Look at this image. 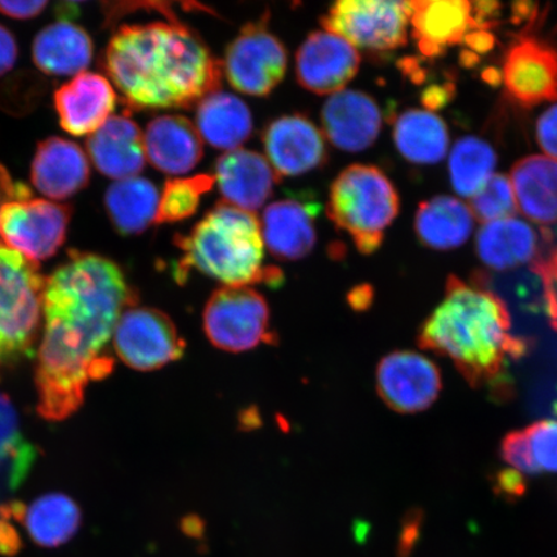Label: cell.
<instances>
[{"label": "cell", "instance_id": "cell-1", "mask_svg": "<svg viewBox=\"0 0 557 557\" xmlns=\"http://www.w3.org/2000/svg\"><path fill=\"white\" fill-rule=\"evenodd\" d=\"M134 294L120 267L95 253H70L46 278L44 334L35 386L38 412L62 421L79 409L90 382L113 372L109 344Z\"/></svg>", "mask_w": 557, "mask_h": 557}, {"label": "cell", "instance_id": "cell-2", "mask_svg": "<svg viewBox=\"0 0 557 557\" xmlns=\"http://www.w3.org/2000/svg\"><path fill=\"white\" fill-rule=\"evenodd\" d=\"M104 70L134 109H189L220 90L224 66L178 23L123 26L104 52Z\"/></svg>", "mask_w": 557, "mask_h": 557}, {"label": "cell", "instance_id": "cell-3", "mask_svg": "<svg viewBox=\"0 0 557 557\" xmlns=\"http://www.w3.org/2000/svg\"><path fill=\"white\" fill-rule=\"evenodd\" d=\"M505 302L492 290L450 276L441 305L424 320L418 345L453 361L473 387L503 377L510 358L527 352L513 337Z\"/></svg>", "mask_w": 557, "mask_h": 557}, {"label": "cell", "instance_id": "cell-4", "mask_svg": "<svg viewBox=\"0 0 557 557\" xmlns=\"http://www.w3.org/2000/svg\"><path fill=\"white\" fill-rule=\"evenodd\" d=\"M176 244L183 252L176 269L178 281L191 270L225 287L283 281L281 271L263 268L261 221L225 201L209 211L190 234L176 236Z\"/></svg>", "mask_w": 557, "mask_h": 557}, {"label": "cell", "instance_id": "cell-5", "mask_svg": "<svg viewBox=\"0 0 557 557\" xmlns=\"http://www.w3.org/2000/svg\"><path fill=\"white\" fill-rule=\"evenodd\" d=\"M399 195L377 166L352 164L333 181L326 213L351 236L360 253L372 255L399 213Z\"/></svg>", "mask_w": 557, "mask_h": 557}, {"label": "cell", "instance_id": "cell-6", "mask_svg": "<svg viewBox=\"0 0 557 557\" xmlns=\"http://www.w3.org/2000/svg\"><path fill=\"white\" fill-rule=\"evenodd\" d=\"M45 284L37 262L0 242V368L33 357Z\"/></svg>", "mask_w": 557, "mask_h": 557}, {"label": "cell", "instance_id": "cell-7", "mask_svg": "<svg viewBox=\"0 0 557 557\" xmlns=\"http://www.w3.org/2000/svg\"><path fill=\"white\" fill-rule=\"evenodd\" d=\"M203 329L211 344L227 352H243L273 343L267 299L250 287H222L209 297Z\"/></svg>", "mask_w": 557, "mask_h": 557}, {"label": "cell", "instance_id": "cell-8", "mask_svg": "<svg viewBox=\"0 0 557 557\" xmlns=\"http://www.w3.org/2000/svg\"><path fill=\"white\" fill-rule=\"evenodd\" d=\"M410 2L343 0L322 18L324 30L339 35L357 50L389 52L407 45Z\"/></svg>", "mask_w": 557, "mask_h": 557}, {"label": "cell", "instance_id": "cell-9", "mask_svg": "<svg viewBox=\"0 0 557 557\" xmlns=\"http://www.w3.org/2000/svg\"><path fill=\"white\" fill-rule=\"evenodd\" d=\"M222 66L233 88L263 97L273 92L287 73V51L264 23L248 24L227 47Z\"/></svg>", "mask_w": 557, "mask_h": 557}, {"label": "cell", "instance_id": "cell-10", "mask_svg": "<svg viewBox=\"0 0 557 557\" xmlns=\"http://www.w3.org/2000/svg\"><path fill=\"white\" fill-rule=\"evenodd\" d=\"M114 348L123 361L139 372L156 371L184 357L185 339L163 311L129 308L114 332Z\"/></svg>", "mask_w": 557, "mask_h": 557}, {"label": "cell", "instance_id": "cell-11", "mask_svg": "<svg viewBox=\"0 0 557 557\" xmlns=\"http://www.w3.org/2000/svg\"><path fill=\"white\" fill-rule=\"evenodd\" d=\"M69 208L30 197L11 201L0 213V238L33 262L50 259L64 244Z\"/></svg>", "mask_w": 557, "mask_h": 557}, {"label": "cell", "instance_id": "cell-12", "mask_svg": "<svg viewBox=\"0 0 557 557\" xmlns=\"http://www.w3.org/2000/svg\"><path fill=\"white\" fill-rule=\"evenodd\" d=\"M375 386L383 403L395 412H423L442 392L441 371L421 354L395 351L380 361Z\"/></svg>", "mask_w": 557, "mask_h": 557}, {"label": "cell", "instance_id": "cell-13", "mask_svg": "<svg viewBox=\"0 0 557 557\" xmlns=\"http://www.w3.org/2000/svg\"><path fill=\"white\" fill-rule=\"evenodd\" d=\"M503 79L507 95L522 108L557 101V51L528 35L515 40L506 53Z\"/></svg>", "mask_w": 557, "mask_h": 557}, {"label": "cell", "instance_id": "cell-14", "mask_svg": "<svg viewBox=\"0 0 557 557\" xmlns=\"http://www.w3.org/2000/svg\"><path fill=\"white\" fill-rule=\"evenodd\" d=\"M359 67L357 48L326 30L311 33L296 54L297 81L315 95L341 92L358 74Z\"/></svg>", "mask_w": 557, "mask_h": 557}, {"label": "cell", "instance_id": "cell-15", "mask_svg": "<svg viewBox=\"0 0 557 557\" xmlns=\"http://www.w3.org/2000/svg\"><path fill=\"white\" fill-rule=\"evenodd\" d=\"M262 139L278 178L301 176L323 165L329 156L323 131L301 114L277 117L264 129Z\"/></svg>", "mask_w": 557, "mask_h": 557}, {"label": "cell", "instance_id": "cell-16", "mask_svg": "<svg viewBox=\"0 0 557 557\" xmlns=\"http://www.w3.org/2000/svg\"><path fill=\"white\" fill-rule=\"evenodd\" d=\"M319 209L318 201L299 195L268 206L262 214L261 230L270 253L283 261L302 260L310 255L317 243Z\"/></svg>", "mask_w": 557, "mask_h": 557}, {"label": "cell", "instance_id": "cell-17", "mask_svg": "<svg viewBox=\"0 0 557 557\" xmlns=\"http://www.w3.org/2000/svg\"><path fill=\"white\" fill-rule=\"evenodd\" d=\"M116 100V90L107 76L86 72L58 89L54 108L67 134L90 136L113 116Z\"/></svg>", "mask_w": 557, "mask_h": 557}, {"label": "cell", "instance_id": "cell-18", "mask_svg": "<svg viewBox=\"0 0 557 557\" xmlns=\"http://www.w3.org/2000/svg\"><path fill=\"white\" fill-rule=\"evenodd\" d=\"M323 134L337 149L364 151L375 143L382 128V111L373 97L344 89L330 96L322 109Z\"/></svg>", "mask_w": 557, "mask_h": 557}, {"label": "cell", "instance_id": "cell-19", "mask_svg": "<svg viewBox=\"0 0 557 557\" xmlns=\"http://www.w3.org/2000/svg\"><path fill=\"white\" fill-rule=\"evenodd\" d=\"M214 181L225 203L256 214L273 195L278 176L259 152L236 149L219 158Z\"/></svg>", "mask_w": 557, "mask_h": 557}, {"label": "cell", "instance_id": "cell-20", "mask_svg": "<svg viewBox=\"0 0 557 557\" xmlns=\"http://www.w3.org/2000/svg\"><path fill=\"white\" fill-rule=\"evenodd\" d=\"M410 5L413 37L426 58L443 54L480 29L472 3L466 0H416Z\"/></svg>", "mask_w": 557, "mask_h": 557}, {"label": "cell", "instance_id": "cell-21", "mask_svg": "<svg viewBox=\"0 0 557 557\" xmlns=\"http://www.w3.org/2000/svg\"><path fill=\"white\" fill-rule=\"evenodd\" d=\"M88 180L89 159L79 145L61 137L39 144L32 164V183L48 200L73 197L87 186Z\"/></svg>", "mask_w": 557, "mask_h": 557}, {"label": "cell", "instance_id": "cell-22", "mask_svg": "<svg viewBox=\"0 0 557 557\" xmlns=\"http://www.w3.org/2000/svg\"><path fill=\"white\" fill-rule=\"evenodd\" d=\"M203 143L197 125L181 115L157 116L144 135L146 159L170 176L193 171L203 158Z\"/></svg>", "mask_w": 557, "mask_h": 557}, {"label": "cell", "instance_id": "cell-23", "mask_svg": "<svg viewBox=\"0 0 557 557\" xmlns=\"http://www.w3.org/2000/svg\"><path fill=\"white\" fill-rule=\"evenodd\" d=\"M90 162L109 178L137 177L144 170L146 152L138 125L125 115H113L87 141Z\"/></svg>", "mask_w": 557, "mask_h": 557}, {"label": "cell", "instance_id": "cell-24", "mask_svg": "<svg viewBox=\"0 0 557 557\" xmlns=\"http://www.w3.org/2000/svg\"><path fill=\"white\" fill-rule=\"evenodd\" d=\"M94 58L88 33L66 20L48 25L35 37L34 64L48 75L76 76L86 73Z\"/></svg>", "mask_w": 557, "mask_h": 557}, {"label": "cell", "instance_id": "cell-25", "mask_svg": "<svg viewBox=\"0 0 557 557\" xmlns=\"http://www.w3.org/2000/svg\"><path fill=\"white\" fill-rule=\"evenodd\" d=\"M510 181L521 214L540 225L557 224V160L545 156L521 159Z\"/></svg>", "mask_w": 557, "mask_h": 557}, {"label": "cell", "instance_id": "cell-26", "mask_svg": "<svg viewBox=\"0 0 557 557\" xmlns=\"http://www.w3.org/2000/svg\"><path fill=\"white\" fill-rule=\"evenodd\" d=\"M539 235L518 219H504L483 225L476 236V253L486 268L513 270L539 260Z\"/></svg>", "mask_w": 557, "mask_h": 557}, {"label": "cell", "instance_id": "cell-27", "mask_svg": "<svg viewBox=\"0 0 557 557\" xmlns=\"http://www.w3.org/2000/svg\"><path fill=\"white\" fill-rule=\"evenodd\" d=\"M195 122L203 141L226 152L240 149L253 131L252 114L246 102L221 90L197 104Z\"/></svg>", "mask_w": 557, "mask_h": 557}, {"label": "cell", "instance_id": "cell-28", "mask_svg": "<svg viewBox=\"0 0 557 557\" xmlns=\"http://www.w3.org/2000/svg\"><path fill=\"white\" fill-rule=\"evenodd\" d=\"M468 205L451 197H435L418 208L414 228L418 239L431 249L448 250L463 246L473 230Z\"/></svg>", "mask_w": 557, "mask_h": 557}, {"label": "cell", "instance_id": "cell-29", "mask_svg": "<svg viewBox=\"0 0 557 557\" xmlns=\"http://www.w3.org/2000/svg\"><path fill=\"white\" fill-rule=\"evenodd\" d=\"M394 143L414 164H436L447 156L449 132L441 116L429 110L404 111L394 124Z\"/></svg>", "mask_w": 557, "mask_h": 557}, {"label": "cell", "instance_id": "cell-30", "mask_svg": "<svg viewBox=\"0 0 557 557\" xmlns=\"http://www.w3.org/2000/svg\"><path fill=\"white\" fill-rule=\"evenodd\" d=\"M160 193L151 181L131 177L115 181L104 195V207L123 235H137L157 224Z\"/></svg>", "mask_w": 557, "mask_h": 557}, {"label": "cell", "instance_id": "cell-31", "mask_svg": "<svg viewBox=\"0 0 557 557\" xmlns=\"http://www.w3.org/2000/svg\"><path fill=\"white\" fill-rule=\"evenodd\" d=\"M20 522H24L35 545L55 548L65 545L79 531L82 511L65 494L50 493L29 506L24 505Z\"/></svg>", "mask_w": 557, "mask_h": 557}, {"label": "cell", "instance_id": "cell-32", "mask_svg": "<svg viewBox=\"0 0 557 557\" xmlns=\"http://www.w3.org/2000/svg\"><path fill=\"white\" fill-rule=\"evenodd\" d=\"M496 164V151L484 139L473 136L458 139L449 157L451 185L458 195L471 198L493 176Z\"/></svg>", "mask_w": 557, "mask_h": 557}, {"label": "cell", "instance_id": "cell-33", "mask_svg": "<svg viewBox=\"0 0 557 557\" xmlns=\"http://www.w3.org/2000/svg\"><path fill=\"white\" fill-rule=\"evenodd\" d=\"M37 453L21 433L18 416L9 396L0 393V479L15 490L29 475Z\"/></svg>", "mask_w": 557, "mask_h": 557}, {"label": "cell", "instance_id": "cell-34", "mask_svg": "<svg viewBox=\"0 0 557 557\" xmlns=\"http://www.w3.org/2000/svg\"><path fill=\"white\" fill-rule=\"evenodd\" d=\"M215 181L209 174L166 181L160 194L157 224H170L191 218L200 205L201 195L212 189Z\"/></svg>", "mask_w": 557, "mask_h": 557}, {"label": "cell", "instance_id": "cell-35", "mask_svg": "<svg viewBox=\"0 0 557 557\" xmlns=\"http://www.w3.org/2000/svg\"><path fill=\"white\" fill-rule=\"evenodd\" d=\"M470 211L480 224L513 218L518 211L510 177L493 174L482 189L470 198Z\"/></svg>", "mask_w": 557, "mask_h": 557}, {"label": "cell", "instance_id": "cell-36", "mask_svg": "<svg viewBox=\"0 0 557 557\" xmlns=\"http://www.w3.org/2000/svg\"><path fill=\"white\" fill-rule=\"evenodd\" d=\"M524 430L541 473L557 472V421L535 422Z\"/></svg>", "mask_w": 557, "mask_h": 557}, {"label": "cell", "instance_id": "cell-37", "mask_svg": "<svg viewBox=\"0 0 557 557\" xmlns=\"http://www.w3.org/2000/svg\"><path fill=\"white\" fill-rule=\"evenodd\" d=\"M500 456L515 471L524 476L540 475L541 471L535 465L531 447H529L525 430L508 433L500 444Z\"/></svg>", "mask_w": 557, "mask_h": 557}, {"label": "cell", "instance_id": "cell-38", "mask_svg": "<svg viewBox=\"0 0 557 557\" xmlns=\"http://www.w3.org/2000/svg\"><path fill=\"white\" fill-rule=\"evenodd\" d=\"M537 141L547 157L557 160V104L547 109L537 122Z\"/></svg>", "mask_w": 557, "mask_h": 557}, {"label": "cell", "instance_id": "cell-39", "mask_svg": "<svg viewBox=\"0 0 557 557\" xmlns=\"http://www.w3.org/2000/svg\"><path fill=\"white\" fill-rule=\"evenodd\" d=\"M47 4L46 0H30V2H4V0H0V13L15 20H29L44 12Z\"/></svg>", "mask_w": 557, "mask_h": 557}, {"label": "cell", "instance_id": "cell-40", "mask_svg": "<svg viewBox=\"0 0 557 557\" xmlns=\"http://www.w3.org/2000/svg\"><path fill=\"white\" fill-rule=\"evenodd\" d=\"M420 515L412 513L404 520L398 546V557H409L410 554H412L416 542L418 537H420Z\"/></svg>", "mask_w": 557, "mask_h": 557}, {"label": "cell", "instance_id": "cell-41", "mask_svg": "<svg viewBox=\"0 0 557 557\" xmlns=\"http://www.w3.org/2000/svg\"><path fill=\"white\" fill-rule=\"evenodd\" d=\"M17 44L15 37L0 25V76L5 75L15 66L17 60Z\"/></svg>", "mask_w": 557, "mask_h": 557}, {"label": "cell", "instance_id": "cell-42", "mask_svg": "<svg viewBox=\"0 0 557 557\" xmlns=\"http://www.w3.org/2000/svg\"><path fill=\"white\" fill-rule=\"evenodd\" d=\"M27 197H30V191L27 190V187L13 183L10 173L0 164V213L11 201Z\"/></svg>", "mask_w": 557, "mask_h": 557}, {"label": "cell", "instance_id": "cell-43", "mask_svg": "<svg viewBox=\"0 0 557 557\" xmlns=\"http://www.w3.org/2000/svg\"><path fill=\"white\" fill-rule=\"evenodd\" d=\"M23 547L20 534L11 524L10 520L0 517V555L12 557L20 553Z\"/></svg>", "mask_w": 557, "mask_h": 557}, {"label": "cell", "instance_id": "cell-44", "mask_svg": "<svg viewBox=\"0 0 557 557\" xmlns=\"http://www.w3.org/2000/svg\"><path fill=\"white\" fill-rule=\"evenodd\" d=\"M497 487L504 496L507 497H519L525 493L527 485L525 479L522 478L521 473L515 470H507L499 472L497 478Z\"/></svg>", "mask_w": 557, "mask_h": 557}, {"label": "cell", "instance_id": "cell-45", "mask_svg": "<svg viewBox=\"0 0 557 557\" xmlns=\"http://www.w3.org/2000/svg\"><path fill=\"white\" fill-rule=\"evenodd\" d=\"M465 44L475 53H484L492 50L494 46L493 35L483 29L473 30L466 37Z\"/></svg>", "mask_w": 557, "mask_h": 557}, {"label": "cell", "instance_id": "cell-46", "mask_svg": "<svg viewBox=\"0 0 557 557\" xmlns=\"http://www.w3.org/2000/svg\"><path fill=\"white\" fill-rule=\"evenodd\" d=\"M451 90L447 87L433 86L424 90L422 102L429 110H437L448 102Z\"/></svg>", "mask_w": 557, "mask_h": 557}, {"label": "cell", "instance_id": "cell-47", "mask_svg": "<svg viewBox=\"0 0 557 557\" xmlns=\"http://www.w3.org/2000/svg\"><path fill=\"white\" fill-rule=\"evenodd\" d=\"M351 305L358 309H364L369 304H371L372 294L371 289H361V295H359V290H354L350 297Z\"/></svg>", "mask_w": 557, "mask_h": 557}, {"label": "cell", "instance_id": "cell-48", "mask_svg": "<svg viewBox=\"0 0 557 557\" xmlns=\"http://www.w3.org/2000/svg\"><path fill=\"white\" fill-rule=\"evenodd\" d=\"M183 529L187 535H191V537H199L201 532H203V524H200L199 519L197 518H187L183 522Z\"/></svg>", "mask_w": 557, "mask_h": 557}, {"label": "cell", "instance_id": "cell-49", "mask_svg": "<svg viewBox=\"0 0 557 557\" xmlns=\"http://www.w3.org/2000/svg\"><path fill=\"white\" fill-rule=\"evenodd\" d=\"M554 412L557 414V401L554 404Z\"/></svg>", "mask_w": 557, "mask_h": 557}]
</instances>
